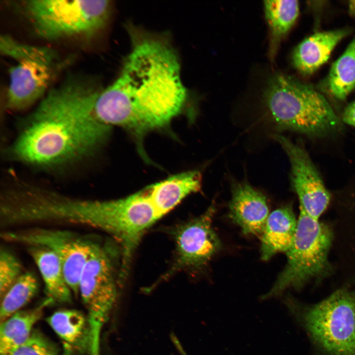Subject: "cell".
Segmentation results:
<instances>
[{"label": "cell", "instance_id": "1", "mask_svg": "<svg viewBox=\"0 0 355 355\" xmlns=\"http://www.w3.org/2000/svg\"><path fill=\"white\" fill-rule=\"evenodd\" d=\"M131 48L119 75L94 103L97 118L138 138L166 126L182 109L187 92L177 51L166 36L126 27Z\"/></svg>", "mask_w": 355, "mask_h": 355}, {"label": "cell", "instance_id": "2", "mask_svg": "<svg viewBox=\"0 0 355 355\" xmlns=\"http://www.w3.org/2000/svg\"><path fill=\"white\" fill-rule=\"evenodd\" d=\"M101 89L92 79L72 76L49 90L13 143L12 157L24 163L52 167L94 154L110 132V126L94 112Z\"/></svg>", "mask_w": 355, "mask_h": 355}, {"label": "cell", "instance_id": "3", "mask_svg": "<svg viewBox=\"0 0 355 355\" xmlns=\"http://www.w3.org/2000/svg\"><path fill=\"white\" fill-rule=\"evenodd\" d=\"M268 114L280 130L324 138L343 129L342 120L326 99L308 84L280 73L268 79L263 95Z\"/></svg>", "mask_w": 355, "mask_h": 355}, {"label": "cell", "instance_id": "4", "mask_svg": "<svg viewBox=\"0 0 355 355\" xmlns=\"http://www.w3.org/2000/svg\"><path fill=\"white\" fill-rule=\"evenodd\" d=\"M159 218L147 188L117 200L84 199L79 210L82 226L105 231L120 243L122 249L119 274L121 283L129 273L133 255L143 234Z\"/></svg>", "mask_w": 355, "mask_h": 355}, {"label": "cell", "instance_id": "5", "mask_svg": "<svg viewBox=\"0 0 355 355\" xmlns=\"http://www.w3.org/2000/svg\"><path fill=\"white\" fill-rule=\"evenodd\" d=\"M299 209L294 241L286 252V264L271 288L262 296L263 299L278 296L289 288L300 289L331 272L328 254L333 240L332 229Z\"/></svg>", "mask_w": 355, "mask_h": 355}, {"label": "cell", "instance_id": "6", "mask_svg": "<svg viewBox=\"0 0 355 355\" xmlns=\"http://www.w3.org/2000/svg\"><path fill=\"white\" fill-rule=\"evenodd\" d=\"M25 11L36 34L47 40L92 37L106 26L110 14L109 0H31Z\"/></svg>", "mask_w": 355, "mask_h": 355}, {"label": "cell", "instance_id": "7", "mask_svg": "<svg viewBox=\"0 0 355 355\" xmlns=\"http://www.w3.org/2000/svg\"><path fill=\"white\" fill-rule=\"evenodd\" d=\"M0 52L17 63L9 70L6 106L22 110L45 93L53 78L56 57L50 48L20 43L7 35L1 36Z\"/></svg>", "mask_w": 355, "mask_h": 355}, {"label": "cell", "instance_id": "8", "mask_svg": "<svg viewBox=\"0 0 355 355\" xmlns=\"http://www.w3.org/2000/svg\"><path fill=\"white\" fill-rule=\"evenodd\" d=\"M314 342L331 355H355V292L338 289L298 314Z\"/></svg>", "mask_w": 355, "mask_h": 355}, {"label": "cell", "instance_id": "9", "mask_svg": "<svg viewBox=\"0 0 355 355\" xmlns=\"http://www.w3.org/2000/svg\"><path fill=\"white\" fill-rule=\"evenodd\" d=\"M78 288L88 314L93 349L98 350L101 330L108 320L117 298L111 260L106 251L99 245L82 270Z\"/></svg>", "mask_w": 355, "mask_h": 355}, {"label": "cell", "instance_id": "10", "mask_svg": "<svg viewBox=\"0 0 355 355\" xmlns=\"http://www.w3.org/2000/svg\"><path fill=\"white\" fill-rule=\"evenodd\" d=\"M1 236L9 242L43 247L54 252L60 260L66 281L76 296L79 294L82 270L99 245L68 231L40 227L5 231Z\"/></svg>", "mask_w": 355, "mask_h": 355}, {"label": "cell", "instance_id": "11", "mask_svg": "<svg viewBox=\"0 0 355 355\" xmlns=\"http://www.w3.org/2000/svg\"><path fill=\"white\" fill-rule=\"evenodd\" d=\"M274 138L287 154L291 167L292 185L301 207L311 217L319 219L331 201L320 174L304 147L285 136L276 134Z\"/></svg>", "mask_w": 355, "mask_h": 355}, {"label": "cell", "instance_id": "12", "mask_svg": "<svg viewBox=\"0 0 355 355\" xmlns=\"http://www.w3.org/2000/svg\"><path fill=\"white\" fill-rule=\"evenodd\" d=\"M215 212L213 203L205 213L177 229V258L169 275L179 269L203 266L220 249V240L212 226Z\"/></svg>", "mask_w": 355, "mask_h": 355}, {"label": "cell", "instance_id": "13", "mask_svg": "<svg viewBox=\"0 0 355 355\" xmlns=\"http://www.w3.org/2000/svg\"><path fill=\"white\" fill-rule=\"evenodd\" d=\"M229 216L245 234L261 235L269 215L265 196L246 182L232 186Z\"/></svg>", "mask_w": 355, "mask_h": 355}, {"label": "cell", "instance_id": "14", "mask_svg": "<svg viewBox=\"0 0 355 355\" xmlns=\"http://www.w3.org/2000/svg\"><path fill=\"white\" fill-rule=\"evenodd\" d=\"M46 321L61 339L63 355H83L92 353L93 337L88 318L77 310L55 312Z\"/></svg>", "mask_w": 355, "mask_h": 355}, {"label": "cell", "instance_id": "15", "mask_svg": "<svg viewBox=\"0 0 355 355\" xmlns=\"http://www.w3.org/2000/svg\"><path fill=\"white\" fill-rule=\"evenodd\" d=\"M349 32L342 29L318 32L306 38L292 53L294 67L303 75L313 73L328 61L334 47Z\"/></svg>", "mask_w": 355, "mask_h": 355}, {"label": "cell", "instance_id": "16", "mask_svg": "<svg viewBox=\"0 0 355 355\" xmlns=\"http://www.w3.org/2000/svg\"><path fill=\"white\" fill-rule=\"evenodd\" d=\"M201 187V175L198 171L172 176L147 188L151 203L161 218L190 193Z\"/></svg>", "mask_w": 355, "mask_h": 355}, {"label": "cell", "instance_id": "17", "mask_svg": "<svg viewBox=\"0 0 355 355\" xmlns=\"http://www.w3.org/2000/svg\"><path fill=\"white\" fill-rule=\"evenodd\" d=\"M297 226L290 206L271 213L261 236V257L267 260L277 253L286 252L294 241Z\"/></svg>", "mask_w": 355, "mask_h": 355}, {"label": "cell", "instance_id": "18", "mask_svg": "<svg viewBox=\"0 0 355 355\" xmlns=\"http://www.w3.org/2000/svg\"><path fill=\"white\" fill-rule=\"evenodd\" d=\"M53 303L47 298L35 308L20 310L0 322V355H13L29 339L45 308Z\"/></svg>", "mask_w": 355, "mask_h": 355}, {"label": "cell", "instance_id": "19", "mask_svg": "<svg viewBox=\"0 0 355 355\" xmlns=\"http://www.w3.org/2000/svg\"><path fill=\"white\" fill-rule=\"evenodd\" d=\"M29 248L43 281L47 298L53 303H71L72 292L66 281L58 257L51 250L43 247H29Z\"/></svg>", "mask_w": 355, "mask_h": 355}, {"label": "cell", "instance_id": "20", "mask_svg": "<svg viewBox=\"0 0 355 355\" xmlns=\"http://www.w3.org/2000/svg\"><path fill=\"white\" fill-rule=\"evenodd\" d=\"M266 20L270 33V55H275L282 39L295 23L299 14V3L295 0L264 1Z\"/></svg>", "mask_w": 355, "mask_h": 355}, {"label": "cell", "instance_id": "21", "mask_svg": "<svg viewBox=\"0 0 355 355\" xmlns=\"http://www.w3.org/2000/svg\"><path fill=\"white\" fill-rule=\"evenodd\" d=\"M325 86L333 98L340 101L344 100L355 88V36L331 67Z\"/></svg>", "mask_w": 355, "mask_h": 355}, {"label": "cell", "instance_id": "22", "mask_svg": "<svg viewBox=\"0 0 355 355\" xmlns=\"http://www.w3.org/2000/svg\"><path fill=\"white\" fill-rule=\"evenodd\" d=\"M38 290L33 273H23L0 299V320H4L29 303Z\"/></svg>", "mask_w": 355, "mask_h": 355}, {"label": "cell", "instance_id": "23", "mask_svg": "<svg viewBox=\"0 0 355 355\" xmlns=\"http://www.w3.org/2000/svg\"><path fill=\"white\" fill-rule=\"evenodd\" d=\"M22 273L19 261L10 252L1 248L0 251V299Z\"/></svg>", "mask_w": 355, "mask_h": 355}, {"label": "cell", "instance_id": "24", "mask_svg": "<svg viewBox=\"0 0 355 355\" xmlns=\"http://www.w3.org/2000/svg\"><path fill=\"white\" fill-rule=\"evenodd\" d=\"M57 345L41 331L34 329L29 339L13 355H58Z\"/></svg>", "mask_w": 355, "mask_h": 355}, {"label": "cell", "instance_id": "25", "mask_svg": "<svg viewBox=\"0 0 355 355\" xmlns=\"http://www.w3.org/2000/svg\"><path fill=\"white\" fill-rule=\"evenodd\" d=\"M341 120L343 122L355 127V100L345 108Z\"/></svg>", "mask_w": 355, "mask_h": 355}, {"label": "cell", "instance_id": "26", "mask_svg": "<svg viewBox=\"0 0 355 355\" xmlns=\"http://www.w3.org/2000/svg\"><path fill=\"white\" fill-rule=\"evenodd\" d=\"M170 338L172 342L174 344L177 351H178L179 355H188L181 345L180 341L174 333L171 334Z\"/></svg>", "mask_w": 355, "mask_h": 355}, {"label": "cell", "instance_id": "27", "mask_svg": "<svg viewBox=\"0 0 355 355\" xmlns=\"http://www.w3.org/2000/svg\"><path fill=\"white\" fill-rule=\"evenodd\" d=\"M351 190L352 196L355 202V174L353 176L351 183Z\"/></svg>", "mask_w": 355, "mask_h": 355}, {"label": "cell", "instance_id": "28", "mask_svg": "<svg viewBox=\"0 0 355 355\" xmlns=\"http://www.w3.org/2000/svg\"><path fill=\"white\" fill-rule=\"evenodd\" d=\"M349 5L350 12L355 15V0L350 1Z\"/></svg>", "mask_w": 355, "mask_h": 355}]
</instances>
